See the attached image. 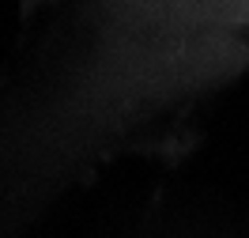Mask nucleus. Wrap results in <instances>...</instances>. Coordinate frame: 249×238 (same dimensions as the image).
I'll return each mask as SVG.
<instances>
[{
  "instance_id": "2",
  "label": "nucleus",
  "mask_w": 249,
  "mask_h": 238,
  "mask_svg": "<svg viewBox=\"0 0 249 238\" xmlns=\"http://www.w3.org/2000/svg\"><path fill=\"white\" fill-rule=\"evenodd\" d=\"M200 19H212V23H249V0H208Z\"/></svg>"
},
{
  "instance_id": "1",
  "label": "nucleus",
  "mask_w": 249,
  "mask_h": 238,
  "mask_svg": "<svg viewBox=\"0 0 249 238\" xmlns=\"http://www.w3.org/2000/svg\"><path fill=\"white\" fill-rule=\"evenodd\" d=\"M124 8H136L140 16H151V19H162V16H193L200 19L208 0H121Z\"/></svg>"
}]
</instances>
